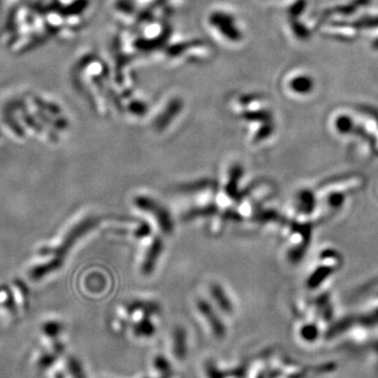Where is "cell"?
I'll list each match as a JSON object with an SVG mask.
<instances>
[{"label":"cell","instance_id":"3957f363","mask_svg":"<svg viewBox=\"0 0 378 378\" xmlns=\"http://www.w3.org/2000/svg\"><path fill=\"white\" fill-rule=\"evenodd\" d=\"M199 309H200L201 313L205 315V318H207L208 322H212L214 331L218 332V334L222 333L223 332V325L220 324V320L216 318V313L212 310V306H210L207 302H205V301H200L199 302Z\"/></svg>","mask_w":378,"mask_h":378},{"label":"cell","instance_id":"277c9868","mask_svg":"<svg viewBox=\"0 0 378 378\" xmlns=\"http://www.w3.org/2000/svg\"><path fill=\"white\" fill-rule=\"evenodd\" d=\"M212 293L214 301L225 312H230L232 310L231 302H230V299H228L222 287L218 286V285H214L212 287Z\"/></svg>","mask_w":378,"mask_h":378},{"label":"cell","instance_id":"7a4b0ae2","mask_svg":"<svg viewBox=\"0 0 378 378\" xmlns=\"http://www.w3.org/2000/svg\"><path fill=\"white\" fill-rule=\"evenodd\" d=\"M162 249V241L159 239H155V241H153V245L149 248V252H147L144 263L142 265V271H143L145 275H149V273H153V268H155V264H157V260L159 259V257L161 255Z\"/></svg>","mask_w":378,"mask_h":378},{"label":"cell","instance_id":"6da1fadb","mask_svg":"<svg viewBox=\"0 0 378 378\" xmlns=\"http://www.w3.org/2000/svg\"><path fill=\"white\" fill-rule=\"evenodd\" d=\"M136 205L141 210L153 214L163 231L166 232V234L173 231V225L171 216H169L167 210L163 208L161 205L158 204L155 200L147 198V197H139V198L136 199Z\"/></svg>","mask_w":378,"mask_h":378}]
</instances>
